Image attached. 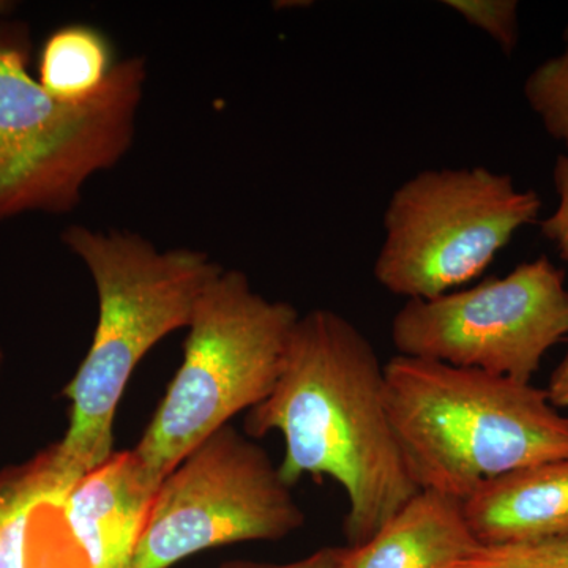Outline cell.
Masks as SVG:
<instances>
[{
	"mask_svg": "<svg viewBox=\"0 0 568 568\" xmlns=\"http://www.w3.org/2000/svg\"><path fill=\"white\" fill-rule=\"evenodd\" d=\"M386 376L372 342L334 310L298 317L282 372L245 432H278L280 476L335 480L347 497V547L358 548L420 491L399 450L386 406Z\"/></svg>",
	"mask_w": 568,
	"mask_h": 568,
	"instance_id": "obj_1",
	"label": "cell"
},
{
	"mask_svg": "<svg viewBox=\"0 0 568 568\" xmlns=\"http://www.w3.org/2000/svg\"><path fill=\"white\" fill-rule=\"evenodd\" d=\"M61 239L91 274L99 302L92 345L62 392L69 426L58 447L82 476L114 455L115 414L136 366L189 327L197 298L223 267L197 250H160L130 231L73 224Z\"/></svg>",
	"mask_w": 568,
	"mask_h": 568,
	"instance_id": "obj_2",
	"label": "cell"
},
{
	"mask_svg": "<svg viewBox=\"0 0 568 568\" xmlns=\"http://www.w3.org/2000/svg\"><path fill=\"white\" fill-rule=\"evenodd\" d=\"M384 376L396 443L420 489L465 503L493 478L568 457V416L547 388L399 354Z\"/></svg>",
	"mask_w": 568,
	"mask_h": 568,
	"instance_id": "obj_3",
	"label": "cell"
},
{
	"mask_svg": "<svg viewBox=\"0 0 568 568\" xmlns=\"http://www.w3.org/2000/svg\"><path fill=\"white\" fill-rule=\"evenodd\" d=\"M31 39L0 24V223L26 213H69L93 175L111 170L133 145L148 65L122 59L97 99L67 103L29 70Z\"/></svg>",
	"mask_w": 568,
	"mask_h": 568,
	"instance_id": "obj_4",
	"label": "cell"
},
{
	"mask_svg": "<svg viewBox=\"0 0 568 568\" xmlns=\"http://www.w3.org/2000/svg\"><path fill=\"white\" fill-rule=\"evenodd\" d=\"M298 317L287 302L254 291L242 271L213 276L186 327L182 364L133 448L153 481L267 398Z\"/></svg>",
	"mask_w": 568,
	"mask_h": 568,
	"instance_id": "obj_5",
	"label": "cell"
},
{
	"mask_svg": "<svg viewBox=\"0 0 568 568\" xmlns=\"http://www.w3.org/2000/svg\"><path fill=\"white\" fill-rule=\"evenodd\" d=\"M540 211V196L517 189L508 174L485 166L422 171L388 200L373 274L406 301L463 290Z\"/></svg>",
	"mask_w": 568,
	"mask_h": 568,
	"instance_id": "obj_6",
	"label": "cell"
},
{
	"mask_svg": "<svg viewBox=\"0 0 568 568\" xmlns=\"http://www.w3.org/2000/svg\"><path fill=\"white\" fill-rule=\"evenodd\" d=\"M304 523L267 450L230 424L163 478L132 568H171L211 548L282 540Z\"/></svg>",
	"mask_w": 568,
	"mask_h": 568,
	"instance_id": "obj_7",
	"label": "cell"
},
{
	"mask_svg": "<svg viewBox=\"0 0 568 568\" xmlns=\"http://www.w3.org/2000/svg\"><path fill=\"white\" fill-rule=\"evenodd\" d=\"M568 335L566 274L547 256L510 274L406 301L392 321L399 355L530 383L545 354Z\"/></svg>",
	"mask_w": 568,
	"mask_h": 568,
	"instance_id": "obj_8",
	"label": "cell"
},
{
	"mask_svg": "<svg viewBox=\"0 0 568 568\" xmlns=\"http://www.w3.org/2000/svg\"><path fill=\"white\" fill-rule=\"evenodd\" d=\"M160 484L132 450L114 452L82 474L59 500L44 504L29 534V568H132Z\"/></svg>",
	"mask_w": 568,
	"mask_h": 568,
	"instance_id": "obj_9",
	"label": "cell"
},
{
	"mask_svg": "<svg viewBox=\"0 0 568 568\" xmlns=\"http://www.w3.org/2000/svg\"><path fill=\"white\" fill-rule=\"evenodd\" d=\"M463 504L481 545L568 540V457L493 478Z\"/></svg>",
	"mask_w": 568,
	"mask_h": 568,
	"instance_id": "obj_10",
	"label": "cell"
},
{
	"mask_svg": "<svg viewBox=\"0 0 568 568\" xmlns=\"http://www.w3.org/2000/svg\"><path fill=\"white\" fill-rule=\"evenodd\" d=\"M465 504L420 489L362 547L347 568H447L480 547Z\"/></svg>",
	"mask_w": 568,
	"mask_h": 568,
	"instance_id": "obj_11",
	"label": "cell"
},
{
	"mask_svg": "<svg viewBox=\"0 0 568 568\" xmlns=\"http://www.w3.org/2000/svg\"><path fill=\"white\" fill-rule=\"evenodd\" d=\"M80 477L63 462L58 443L0 469V568H29V534L37 510L61 499Z\"/></svg>",
	"mask_w": 568,
	"mask_h": 568,
	"instance_id": "obj_12",
	"label": "cell"
},
{
	"mask_svg": "<svg viewBox=\"0 0 568 568\" xmlns=\"http://www.w3.org/2000/svg\"><path fill=\"white\" fill-rule=\"evenodd\" d=\"M118 63L102 31L88 24L63 26L41 44L37 81L62 102H91L110 84Z\"/></svg>",
	"mask_w": 568,
	"mask_h": 568,
	"instance_id": "obj_13",
	"label": "cell"
},
{
	"mask_svg": "<svg viewBox=\"0 0 568 568\" xmlns=\"http://www.w3.org/2000/svg\"><path fill=\"white\" fill-rule=\"evenodd\" d=\"M562 39L564 50L530 71L523 92L549 136L568 149V26Z\"/></svg>",
	"mask_w": 568,
	"mask_h": 568,
	"instance_id": "obj_14",
	"label": "cell"
},
{
	"mask_svg": "<svg viewBox=\"0 0 568 568\" xmlns=\"http://www.w3.org/2000/svg\"><path fill=\"white\" fill-rule=\"evenodd\" d=\"M447 568H568V541L480 545Z\"/></svg>",
	"mask_w": 568,
	"mask_h": 568,
	"instance_id": "obj_15",
	"label": "cell"
},
{
	"mask_svg": "<svg viewBox=\"0 0 568 568\" xmlns=\"http://www.w3.org/2000/svg\"><path fill=\"white\" fill-rule=\"evenodd\" d=\"M444 6L467 24L487 33L506 55L519 43V3L517 0H446Z\"/></svg>",
	"mask_w": 568,
	"mask_h": 568,
	"instance_id": "obj_16",
	"label": "cell"
},
{
	"mask_svg": "<svg viewBox=\"0 0 568 568\" xmlns=\"http://www.w3.org/2000/svg\"><path fill=\"white\" fill-rule=\"evenodd\" d=\"M558 205L555 212L541 220V235L555 245L560 260L568 265V155H559L552 168Z\"/></svg>",
	"mask_w": 568,
	"mask_h": 568,
	"instance_id": "obj_17",
	"label": "cell"
},
{
	"mask_svg": "<svg viewBox=\"0 0 568 568\" xmlns=\"http://www.w3.org/2000/svg\"><path fill=\"white\" fill-rule=\"evenodd\" d=\"M353 548L331 547L323 548L304 559L294 560L287 564H264V562H230L222 568H347L349 566Z\"/></svg>",
	"mask_w": 568,
	"mask_h": 568,
	"instance_id": "obj_18",
	"label": "cell"
},
{
	"mask_svg": "<svg viewBox=\"0 0 568 568\" xmlns=\"http://www.w3.org/2000/svg\"><path fill=\"white\" fill-rule=\"evenodd\" d=\"M547 392L552 406L558 409H568V349L558 368L549 377Z\"/></svg>",
	"mask_w": 568,
	"mask_h": 568,
	"instance_id": "obj_19",
	"label": "cell"
},
{
	"mask_svg": "<svg viewBox=\"0 0 568 568\" xmlns=\"http://www.w3.org/2000/svg\"><path fill=\"white\" fill-rule=\"evenodd\" d=\"M11 9H13L11 2H7V0H0V24H2L3 18H7V14L10 13Z\"/></svg>",
	"mask_w": 568,
	"mask_h": 568,
	"instance_id": "obj_20",
	"label": "cell"
},
{
	"mask_svg": "<svg viewBox=\"0 0 568 568\" xmlns=\"http://www.w3.org/2000/svg\"><path fill=\"white\" fill-rule=\"evenodd\" d=\"M3 361H6V355H3L2 346H0V369H2Z\"/></svg>",
	"mask_w": 568,
	"mask_h": 568,
	"instance_id": "obj_21",
	"label": "cell"
},
{
	"mask_svg": "<svg viewBox=\"0 0 568 568\" xmlns=\"http://www.w3.org/2000/svg\"><path fill=\"white\" fill-rule=\"evenodd\" d=\"M568 541V540H567Z\"/></svg>",
	"mask_w": 568,
	"mask_h": 568,
	"instance_id": "obj_22",
	"label": "cell"
}]
</instances>
